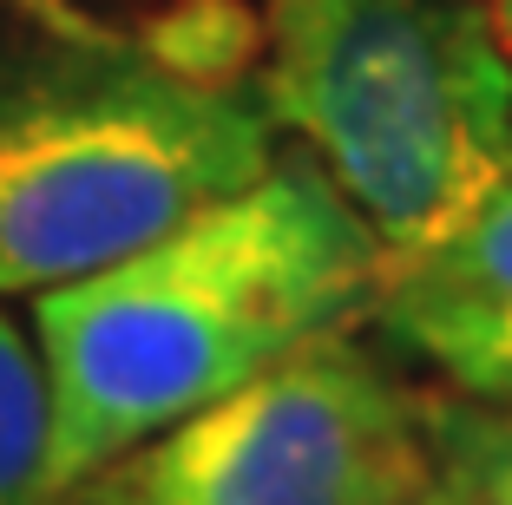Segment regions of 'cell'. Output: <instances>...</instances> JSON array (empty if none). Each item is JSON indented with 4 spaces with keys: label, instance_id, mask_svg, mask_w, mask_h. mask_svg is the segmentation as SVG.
Segmentation results:
<instances>
[{
    "label": "cell",
    "instance_id": "obj_2",
    "mask_svg": "<svg viewBox=\"0 0 512 505\" xmlns=\"http://www.w3.org/2000/svg\"><path fill=\"white\" fill-rule=\"evenodd\" d=\"M263 92L171 53L60 40L0 79V302L151 250L276 164Z\"/></svg>",
    "mask_w": 512,
    "mask_h": 505
},
{
    "label": "cell",
    "instance_id": "obj_6",
    "mask_svg": "<svg viewBox=\"0 0 512 505\" xmlns=\"http://www.w3.org/2000/svg\"><path fill=\"white\" fill-rule=\"evenodd\" d=\"M427 453L440 505H512V407L427 394Z\"/></svg>",
    "mask_w": 512,
    "mask_h": 505
},
{
    "label": "cell",
    "instance_id": "obj_10",
    "mask_svg": "<svg viewBox=\"0 0 512 505\" xmlns=\"http://www.w3.org/2000/svg\"><path fill=\"white\" fill-rule=\"evenodd\" d=\"M480 7H486L493 40H499V53H506V66H512V0H480Z\"/></svg>",
    "mask_w": 512,
    "mask_h": 505
},
{
    "label": "cell",
    "instance_id": "obj_4",
    "mask_svg": "<svg viewBox=\"0 0 512 505\" xmlns=\"http://www.w3.org/2000/svg\"><path fill=\"white\" fill-rule=\"evenodd\" d=\"M427 486V394L335 328L46 505H421Z\"/></svg>",
    "mask_w": 512,
    "mask_h": 505
},
{
    "label": "cell",
    "instance_id": "obj_5",
    "mask_svg": "<svg viewBox=\"0 0 512 505\" xmlns=\"http://www.w3.org/2000/svg\"><path fill=\"white\" fill-rule=\"evenodd\" d=\"M368 315L401 355H421L427 368H440L453 348L506 328L512 322V171L499 184H486L427 243L388 256Z\"/></svg>",
    "mask_w": 512,
    "mask_h": 505
},
{
    "label": "cell",
    "instance_id": "obj_7",
    "mask_svg": "<svg viewBox=\"0 0 512 505\" xmlns=\"http://www.w3.org/2000/svg\"><path fill=\"white\" fill-rule=\"evenodd\" d=\"M53 407L33 328L0 309V505H46L53 499Z\"/></svg>",
    "mask_w": 512,
    "mask_h": 505
},
{
    "label": "cell",
    "instance_id": "obj_11",
    "mask_svg": "<svg viewBox=\"0 0 512 505\" xmlns=\"http://www.w3.org/2000/svg\"><path fill=\"white\" fill-rule=\"evenodd\" d=\"M421 505H440V499H434V486H427V499H421Z\"/></svg>",
    "mask_w": 512,
    "mask_h": 505
},
{
    "label": "cell",
    "instance_id": "obj_9",
    "mask_svg": "<svg viewBox=\"0 0 512 505\" xmlns=\"http://www.w3.org/2000/svg\"><path fill=\"white\" fill-rule=\"evenodd\" d=\"M14 7H27V14H40L46 27L60 33V40H106V27H99V20H86L79 7H66V0H14Z\"/></svg>",
    "mask_w": 512,
    "mask_h": 505
},
{
    "label": "cell",
    "instance_id": "obj_3",
    "mask_svg": "<svg viewBox=\"0 0 512 505\" xmlns=\"http://www.w3.org/2000/svg\"><path fill=\"white\" fill-rule=\"evenodd\" d=\"M256 92L381 256L512 171V66L480 0H270Z\"/></svg>",
    "mask_w": 512,
    "mask_h": 505
},
{
    "label": "cell",
    "instance_id": "obj_1",
    "mask_svg": "<svg viewBox=\"0 0 512 505\" xmlns=\"http://www.w3.org/2000/svg\"><path fill=\"white\" fill-rule=\"evenodd\" d=\"M381 263L368 223L316 164L276 158L151 250L33 296L53 492L348 328L375 302Z\"/></svg>",
    "mask_w": 512,
    "mask_h": 505
},
{
    "label": "cell",
    "instance_id": "obj_8",
    "mask_svg": "<svg viewBox=\"0 0 512 505\" xmlns=\"http://www.w3.org/2000/svg\"><path fill=\"white\" fill-rule=\"evenodd\" d=\"M434 374L453 387V394H467V401L512 407V322L493 328V335H480V342H467V348H453Z\"/></svg>",
    "mask_w": 512,
    "mask_h": 505
}]
</instances>
